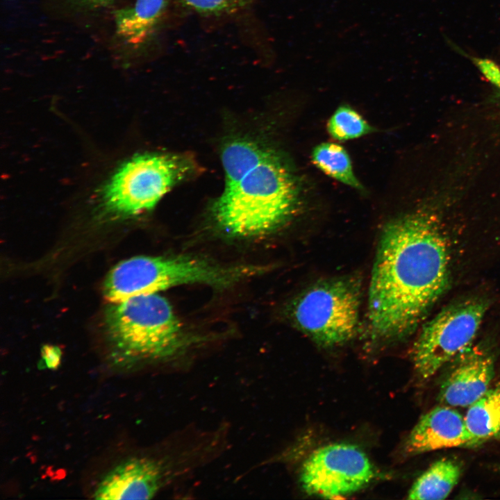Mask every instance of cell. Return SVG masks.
Segmentation results:
<instances>
[{
  "label": "cell",
  "instance_id": "cell-18",
  "mask_svg": "<svg viewBox=\"0 0 500 500\" xmlns=\"http://www.w3.org/2000/svg\"><path fill=\"white\" fill-rule=\"evenodd\" d=\"M41 355L45 368L55 370L59 367L61 360V351L58 347L44 345L41 349Z\"/></svg>",
  "mask_w": 500,
  "mask_h": 500
},
{
  "label": "cell",
  "instance_id": "cell-14",
  "mask_svg": "<svg viewBox=\"0 0 500 500\" xmlns=\"http://www.w3.org/2000/svg\"><path fill=\"white\" fill-rule=\"evenodd\" d=\"M464 419L469 432L481 443L500 439V383L470 405Z\"/></svg>",
  "mask_w": 500,
  "mask_h": 500
},
{
  "label": "cell",
  "instance_id": "cell-7",
  "mask_svg": "<svg viewBox=\"0 0 500 500\" xmlns=\"http://www.w3.org/2000/svg\"><path fill=\"white\" fill-rule=\"evenodd\" d=\"M360 299V285L356 278L326 279L297 296L290 315L295 326L317 344L337 347L356 335Z\"/></svg>",
  "mask_w": 500,
  "mask_h": 500
},
{
  "label": "cell",
  "instance_id": "cell-8",
  "mask_svg": "<svg viewBox=\"0 0 500 500\" xmlns=\"http://www.w3.org/2000/svg\"><path fill=\"white\" fill-rule=\"evenodd\" d=\"M489 307L483 298L453 303L422 327L412 350L415 372L426 381L473 344Z\"/></svg>",
  "mask_w": 500,
  "mask_h": 500
},
{
  "label": "cell",
  "instance_id": "cell-9",
  "mask_svg": "<svg viewBox=\"0 0 500 500\" xmlns=\"http://www.w3.org/2000/svg\"><path fill=\"white\" fill-rule=\"evenodd\" d=\"M375 476V468L364 451L338 443L321 447L306 458L300 483L307 494L333 499L360 490Z\"/></svg>",
  "mask_w": 500,
  "mask_h": 500
},
{
  "label": "cell",
  "instance_id": "cell-2",
  "mask_svg": "<svg viewBox=\"0 0 500 500\" xmlns=\"http://www.w3.org/2000/svg\"><path fill=\"white\" fill-rule=\"evenodd\" d=\"M301 199L299 179L284 158L261 147L240 168L225 173L224 190L212 213L228 235L259 236L289 221Z\"/></svg>",
  "mask_w": 500,
  "mask_h": 500
},
{
  "label": "cell",
  "instance_id": "cell-6",
  "mask_svg": "<svg viewBox=\"0 0 500 500\" xmlns=\"http://www.w3.org/2000/svg\"><path fill=\"white\" fill-rule=\"evenodd\" d=\"M194 162L185 156H135L122 165L102 189L101 213L116 219L151 210L174 185L194 172Z\"/></svg>",
  "mask_w": 500,
  "mask_h": 500
},
{
  "label": "cell",
  "instance_id": "cell-19",
  "mask_svg": "<svg viewBox=\"0 0 500 500\" xmlns=\"http://www.w3.org/2000/svg\"><path fill=\"white\" fill-rule=\"evenodd\" d=\"M478 66L485 76L500 89V69L498 66L486 60H479Z\"/></svg>",
  "mask_w": 500,
  "mask_h": 500
},
{
  "label": "cell",
  "instance_id": "cell-11",
  "mask_svg": "<svg viewBox=\"0 0 500 500\" xmlns=\"http://www.w3.org/2000/svg\"><path fill=\"white\" fill-rule=\"evenodd\" d=\"M479 444L469 432L464 417L445 405L433 408L419 419L407 438L404 451L407 455L414 456Z\"/></svg>",
  "mask_w": 500,
  "mask_h": 500
},
{
  "label": "cell",
  "instance_id": "cell-15",
  "mask_svg": "<svg viewBox=\"0 0 500 500\" xmlns=\"http://www.w3.org/2000/svg\"><path fill=\"white\" fill-rule=\"evenodd\" d=\"M311 160L328 176L358 191H365L354 174L349 155L343 147L329 142L321 143L313 149Z\"/></svg>",
  "mask_w": 500,
  "mask_h": 500
},
{
  "label": "cell",
  "instance_id": "cell-17",
  "mask_svg": "<svg viewBox=\"0 0 500 500\" xmlns=\"http://www.w3.org/2000/svg\"><path fill=\"white\" fill-rule=\"evenodd\" d=\"M253 0H179L183 6L203 16L219 17L235 14Z\"/></svg>",
  "mask_w": 500,
  "mask_h": 500
},
{
  "label": "cell",
  "instance_id": "cell-10",
  "mask_svg": "<svg viewBox=\"0 0 500 500\" xmlns=\"http://www.w3.org/2000/svg\"><path fill=\"white\" fill-rule=\"evenodd\" d=\"M440 388L439 401L453 407H469L489 389L494 375V360L481 345H471L453 360Z\"/></svg>",
  "mask_w": 500,
  "mask_h": 500
},
{
  "label": "cell",
  "instance_id": "cell-20",
  "mask_svg": "<svg viewBox=\"0 0 500 500\" xmlns=\"http://www.w3.org/2000/svg\"><path fill=\"white\" fill-rule=\"evenodd\" d=\"M72 3L88 9L100 8L106 7L115 0H70Z\"/></svg>",
  "mask_w": 500,
  "mask_h": 500
},
{
  "label": "cell",
  "instance_id": "cell-4",
  "mask_svg": "<svg viewBox=\"0 0 500 500\" xmlns=\"http://www.w3.org/2000/svg\"><path fill=\"white\" fill-rule=\"evenodd\" d=\"M208 462L206 444L184 430L172 435L160 453L132 456L117 463L102 476L94 499H152Z\"/></svg>",
  "mask_w": 500,
  "mask_h": 500
},
{
  "label": "cell",
  "instance_id": "cell-16",
  "mask_svg": "<svg viewBox=\"0 0 500 500\" xmlns=\"http://www.w3.org/2000/svg\"><path fill=\"white\" fill-rule=\"evenodd\" d=\"M329 135L338 141L358 138L375 131L356 110L348 105L338 107L327 124Z\"/></svg>",
  "mask_w": 500,
  "mask_h": 500
},
{
  "label": "cell",
  "instance_id": "cell-12",
  "mask_svg": "<svg viewBox=\"0 0 500 500\" xmlns=\"http://www.w3.org/2000/svg\"><path fill=\"white\" fill-rule=\"evenodd\" d=\"M169 0H135L133 6L114 12L116 34L124 43L138 47L152 36Z\"/></svg>",
  "mask_w": 500,
  "mask_h": 500
},
{
  "label": "cell",
  "instance_id": "cell-1",
  "mask_svg": "<svg viewBox=\"0 0 500 500\" xmlns=\"http://www.w3.org/2000/svg\"><path fill=\"white\" fill-rule=\"evenodd\" d=\"M449 281V246L439 219L419 211L390 221L382 230L369 281L371 338L392 342L412 334Z\"/></svg>",
  "mask_w": 500,
  "mask_h": 500
},
{
  "label": "cell",
  "instance_id": "cell-13",
  "mask_svg": "<svg viewBox=\"0 0 500 500\" xmlns=\"http://www.w3.org/2000/svg\"><path fill=\"white\" fill-rule=\"evenodd\" d=\"M461 475L460 465L450 458L433 463L413 483L408 499H446L457 485Z\"/></svg>",
  "mask_w": 500,
  "mask_h": 500
},
{
  "label": "cell",
  "instance_id": "cell-5",
  "mask_svg": "<svg viewBox=\"0 0 500 500\" xmlns=\"http://www.w3.org/2000/svg\"><path fill=\"white\" fill-rule=\"evenodd\" d=\"M251 268L226 267L191 256H135L111 269L103 283V294L116 303L184 284L226 288L256 272Z\"/></svg>",
  "mask_w": 500,
  "mask_h": 500
},
{
  "label": "cell",
  "instance_id": "cell-3",
  "mask_svg": "<svg viewBox=\"0 0 500 500\" xmlns=\"http://www.w3.org/2000/svg\"><path fill=\"white\" fill-rule=\"evenodd\" d=\"M105 326L111 360L122 368L174 362L196 343L158 293L111 303Z\"/></svg>",
  "mask_w": 500,
  "mask_h": 500
}]
</instances>
